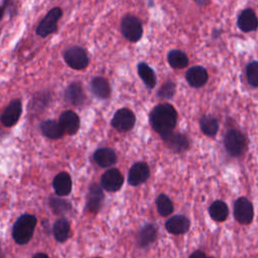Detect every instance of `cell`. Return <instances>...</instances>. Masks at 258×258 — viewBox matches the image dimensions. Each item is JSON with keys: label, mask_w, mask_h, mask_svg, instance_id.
<instances>
[{"label": "cell", "mask_w": 258, "mask_h": 258, "mask_svg": "<svg viewBox=\"0 0 258 258\" xmlns=\"http://www.w3.org/2000/svg\"><path fill=\"white\" fill-rule=\"evenodd\" d=\"M176 119V111L170 104H159L150 113V123L163 140H166L172 134Z\"/></svg>", "instance_id": "cell-1"}, {"label": "cell", "mask_w": 258, "mask_h": 258, "mask_svg": "<svg viewBox=\"0 0 258 258\" xmlns=\"http://www.w3.org/2000/svg\"><path fill=\"white\" fill-rule=\"evenodd\" d=\"M36 222V218L33 215L24 214L20 216L12 228L13 240L19 245L28 243L33 236Z\"/></svg>", "instance_id": "cell-2"}, {"label": "cell", "mask_w": 258, "mask_h": 258, "mask_svg": "<svg viewBox=\"0 0 258 258\" xmlns=\"http://www.w3.org/2000/svg\"><path fill=\"white\" fill-rule=\"evenodd\" d=\"M62 16V10L59 7L51 8L38 23L35 32L41 37H46L57 31V23Z\"/></svg>", "instance_id": "cell-3"}, {"label": "cell", "mask_w": 258, "mask_h": 258, "mask_svg": "<svg viewBox=\"0 0 258 258\" xmlns=\"http://www.w3.org/2000/svg\"><path fill=\"white\" fill-rule=\"evenodd\" d=\"M63 59L71 69L77 71L86 69L90 61L86 50L78 45H74L66 49L63 52Z\"/></svg>", "instance_id": "cell-4"}, {"label": "cell", "mask_w": 258, "mask_h": 258, "mask_svg": "<svg viewBox=\"0 0 258 258\" xmlns=\"http://www.w3.org/2000/svg\"><path fill=\"white\" fill-rule=\"evenodd\" d=\"M224 144L228 153L233 156L241 155L247 146L245 136L236 129H231L226 133Z\"/></svg>", "instance_id": "cell-5"}, {"label": "cell", "mask_w": 258, "mask_h": 258, "mask_svg": "<svg viewBox=\"0 0 258 258\" xmlns=\"http://www.w3.org/2000/svg\"><path fill=\"white\" fill-rule=\"evenodd\" d=\"M121 31L125 38L136 42L141 38L143 32L141 21L133 15H126L121 21Z\"/></svg>", "instance_id": "cell-6"}, {"label": "cell", "mask_w": 258, "mask_h": 258, "mask_svg": "<svg viewBox=\"0 0 258 258\" xmlns=\"http://www.w3.org/2000/svg\"><path fill=\"white\" fill-rule=\"evenodd\" d=\"M135 124V115L128 108H121L113 116L112 126L121 132L129 131Z\"/></svg>", "instance_id": "cell-7"}, {"label": "cell", "mask_w": 258, "mask_h": 258, "mask_svg": "<svg viewBox=\"0 0 258 258\" xmlns=\"http://www.w3.org/2000/svg\"><path fill=\"white\" fill-rule=\"evenodd\" d=\"M234 217L240 224H249L252 222L254 210L248 199L241 197L236 200L234 204Z\"/></svg>", "instance_id": "cell-8"}, {"label": "cell", "mask_w": 258, "mask_h": 258, "mask_svg": "<svg viewBox=\"0 0 258 258\" xmlns=\"http://www.w3.org/2000/svg\"><path fill=\"white\" fill-rule=\"evenodd\" d=\"M21 112H22L21 101L18 99L12 100L2 112L0 116V121L4 126L12 127L18 122Z\"/></svg>", "instance_id": "cell-9"}, {"label": "cell", "mask_w": 258, "mask_h": 258, "mask_svg": "<svg viewBox=\"0 0 258 258\" xmlns=\"http://www.w3.org/2000/svg\"><path fill=\"white\" fill-rule=\"evenodd\" d=\"M124 178L121 172L116 168L107 170L101 177V185L108 191H117L121 188Z\"/></svg>", "instance_id": "cell-10"}, {"label": "cell", "mask_w": 258, "mask_h": 258, "mask_svg": "<svg viewBox=\"0 0 258 258\" xmlns=\"http://www.w3.org/2000/svg\"><path fill=\"white\" fill-rule=\"evenodd\" d=\"M58 123L64 133L69 135L76 134L80 128V118L78 114L72 110H67L62 112L59 116Z\"/></svg>", "instance_id": "cell-11"}, {"label": "cell", "mask_w": 258, "mask_h": 258, "mask_svg": "<svg viewBox=\"0 0 258 258\" xmlns=\"http://www.w3.org/2000/svg\"><path fill=\"white\" fill-rule=\"evenodd\" d=\"M150 170L145 162H137L133 164L128 173V181L131 185H139L147 180Z\"/></svg>", "instance_id": "cell-12"}, {"label": "cell", "mask_w": 258, "mask_h": 258, "mask_svg": "<svg viewBox=\"0 0 258 258\" xmlns=\"http://www.w3.org/2000/svg\"><path fill=\"white\" fill-rule=\"evenodd\" d=\"M186 82L194 88H201L208 82L207 70L201 66L191 67L185 74Z\"/></svg>", "instance_id": "cell-13"}, {"label": "cell", "mask_w": 258, "mask_h": 258, "mask_svg": "<svg viewBox=\"0 0 258 258\" xmlns=\"http://www.w3.org/2000/svg\"><path fill=\"white\" fill-rule=\"evenodd\" d=\"M237 25L244 32H250L257 29L258 19L254 11L249 8L244 9L238 16Z\"/></svg>", "instance_id": "cell-14"}, {"label": "cell", "mask_w": 258, "mask_h": 258, "mask_svg": "<svg viewBox=\"0 0 258 258\" xmlns=\"http://www.w3.org/2000/svg\"><path fill=\"white\" fill-rule=\"evenodd\" d=\"M166 230L174 235L184 234L189 229V220L181 215H176L168 219L165 223Z\"/></svg>", "instance_id": "cell-15"}, {"label": "cell", "mask_w": 258, "mask_h": 258, "mask_svg": "<svg viewBox=\"0 0 258 258\" xmlns=\"http://www.w3.org/2000/svg\"><path fill=\"white\" fill-rule=\"evenodd\" d=\"M52 186L58 197L68 196L72 190V178L70 174L64 171L57 173L52 180Z\"/></svg>", "instance_id": "cell-16"}, {"label": "cell", "mask_w": 258, "mask_h": 258, "mask_svg": "<svg viewBox=\"0 0 258 258\" xmlns=\"http://www.w3.org/2000/svg\"><path fill=\"white\" fill-rule=\"evenodd\" d=\"M64 100L74 106L82 105L85 101V94L82 85L78 82L70 84L64 91Z\"/></svg>", "instance_id": "cell-17"}, {"label": "cell", "mask_w": 258, "mask_h": 258, "mask_svg": "<svg viewBox=\"0 0 258 258\" xmlns=\"http://www.w3.org/2000/svg\"><path fill=\"white\" fill-rule=\"evenodd\" d=\"M95 162L101 167H109L116 162V153L113 149L109 147H102L95 151L94 153Z\"/></svg>", "instance_id": "cell-18"}, {"label": "cell", "mask_w": 258, "mask_h": 258, "mask_svg": "<svg viewBox=\"0 0 258 258\" xmlns=\"http://www.w3.org/2000/svg\"><path fill=\"white\" fill-rule=\"evenodd\" d=\"M91 90L99 99H107L111 94L110 84L103 77H95L91 81Z\"/></svg>", "instance_id": "cell-19"}, {"label": "cell", "mask_w": 258, "mask_h": 258, "mask_svg": "<svg viewBox=\"0 0 258 258\" xmlns=\"http://www.w3.org/2000/svg\"><path fill=\"white\" fill-rule=\"evenodd\" d=\"M104 200V194L101 187L97 184H93L90 187L88 200H87V208L90 212H97Z\"/></svg>", "instance_id": "cell-20"}, {"label": "cell", "mask_w": 258, "mask_h": 258, "mask_svg": "<svg viewBox=\"0 0 258 258\" xmlns=\"http://www.w3.org/2000/svg\"><path fill=\"white\" fill-rule=\"evenodd\" d=\"M40 130L44 136L50 139H58L63 136L64 131L55 120H45L40 124Z\"/></svg>", "instance_id": "cell-21"}, {"label": "cell", "mask_w": 258, "mask_h": 258, "mask_svg": "<svg viewBox=\"0 0 258 258\" xmlns=\"http://www.w3.org/2000/svg\"><path fill=\"white\" fill-rule=\"evenodd\" d=\"M70 230H71L70 223L68 222L67 219L60 218V219L56 220L55 223L53 224V228H52L54 239L57 242H64L69 237Z\"/></svg>", "instance_id": "cell-22"}, {"label": "cell", "mask_w": 258, "mask_h": 258, "mask_svg": "<svg viewBox=\"0 0 258 258\" xmlns=\"http://www.w3.org/2000/svg\"><path fill=\"white\" fill-rule=\"evenodd\" d=\"M137 71L140 79L143 81V83L150 89L154 88L156 85V76L153 72V70L146 64L145 62H139L137 66Z\"/></svg>", "instance_id": "cell-23"}, {"label": "cell", "mask_w": 258, "mask_h": 258, "mask_svg": "<svg viewBox=\"0 0 258 258\" xmlns=\"http://www.w3.org/2000/svg\"><path fill=\"white\" fill-rule=\"evenodd\" d=\"M209 212H210L212 219L217 222L225 221L229 215V209H228L227 205L222 201L214 202L210 206Z\"/></svg>", "instance_id": "cell-24"}, {"label": "cell", "mask_w": 258, "mask_h": 258, "mask_svg": "<svg viewBox=\"0 0 258 258\" xmlns=\"http://www.w3.org/2000/svg\"><path fill=\"white\" fill-rule=\"evenodd\" d=\"M167 60L170 67L173 69H182L188 64V58L186 54L177 49H172L168 52Z\"/></svg>", "instance_id": "cell-25"}, {"label": "cell", "mask_w": 258, "mask_h": 258, "mask_svg": "<svg viewBox=\"0 0 258 258\" xmlns=\"http://www.w3.org/2000/svg\"><path fill=\"white\" fill-rule=\"evenodd\" d=\"M200 126L204 134L208 136H214L219 129L218 120L210 115L204 116L200 121Z\"/></svg>", "instance_id": "cell-26"}, {"label": "cell", "mask_w": 258, "mask_h": 258, "mask_svg": "<svg viewBox=\"0 0 258 258\" xmlns=\"http://www.w3.org/2000/svg\"><path fill=\"white\" fill-rule=\"evenodd\" d=\"M156 238V229L152 225H146L143 227L138 235V244L141 247H145L152 243Z\"/></svg>", "instance_id": "cell-27"}, {"label": "cell", "mask_w": 258, "mask_h": 258, "mask_svg": "<svg viewBox=\"0 0 258 258\" xmlns=\"http://www.w3.org/2000/svg\"><path fill=\"white\" fill-rule=\"evenodd\" d=\"M156 208L161 216H168L173 211V204L166 195H159L156 199Z\"/></svg>", "instance_id": "cell-28"}, {"label": "cell", "mask_w": 258, "mask_h": 258, "mask_svg": "<svg viewBox=\"0 0 258 258\" xmlns=\"http://www.w3.org/2000/svg\"><path fill=\"white\" fill-rule=\"evenodd\" d=\"M164 141H167L168 144H169V147L174 150V151H182V150H185L188 146V142H187V139L180 135V134H171L166 140Z\"/></svg>", "instance_id": "cell-29"}, {"label": "cell", "mask_w": 258, "mask_h": 258, "mask_svg": "<svg viewBox=\"0 0 258 258\" xmlns=\"http://www.w3.org/2000/svg\"><path fill=\"white\" fill-rule=\"evenodd\" d=\"M49 206L54 214L60 215L69 212L71 210V204L63 199L52 198L49 200Z\"/></svg>", "instance_id": "cell-30"}, {"label": "cell", "mask_w": 258, "mask_h": 258, "mask_svg": "<svg viewBox=\"0 0 258 258\" xmlns=\"http://www.w3.org/2000/svg\"><path fill=\"white\" fill-rule=\"evenodd\" d=\"M246 76L252 87H258V61H252L247 66Z\"/></svg>", "instance_id": "cell-31"}, {"label": "cell", "mask_w": 258, "mask_h": 258, "mask_svg": "<svg viewBox=\"0 0 258 258\" xmlns=\"http://www.w3.org/2000/svg\"><path fill=\"white\" fill-rule=\"evenodd\" d=\"M174 92H175V85H174V83H172V82H166V83H164V84L160 87V89H159L157 95H158L160 98L170 99V98L174 95Z\"/></svg>", "instance_id": "cell-32"}, {"label": "cell", "mask_w": 258, "mask_h": 258, "mask_svg": "<svg viewBox=\"0 0 258 258\" xmlns=\"http://www.w3.org/2000/svg\"><path fill=\"white\" fill-rule=\"evenodd\" d=\"M14 3L13 0H3V3L0 5V20L4 17L5 13L8 11V13H10L11 15H13L15 13V9H14Z\"/></svg>", "instance_id": "cell-33"}, {"label": "cell", "mask_w": 258, "mask_h": 258, "mask_svg": "<svg viewBox=\"0 0 258 258\" xmlns=\"http://www.w3.org/2000/svg\"><path fill=\"white\" fill-rule=\"evenodd\" d=\"M189 258H208V257L206 256V254H205L204 252H202V251H196V252H194V253L189 256Z\"/></svg>", "instance_id": "cell-34"}, {"label": "cell", "mask_w": 258, "mask_h": 258, "mask_svg": "<svg viewBox=\"0 0 258 258\" xmlns=\"http://www.w3.org/2000/svg\"><path fill=\"white\" fill-rule=\"evenodd\" d=\"M32 258H49L45 253H36L33 255Z\"/></svg>", "instance_id": "cell-35"}, {"label": "cell", "mask_w": 258, "mask_h": 258, "mask_svg": "<svg viewBox=\"0 0 258 258\" xmlns=\"http://www.w3.org/2000/svg\"><path fill=\"white\" fill-rule=\"evenodd\" d=\"M199 5H205L207 2H208V0H195Z\"/></svg>", "instance_id": "cell-36"}, {"label": "cell", "mask_w": 258, "mask_h": 258, "mask_svg": "<svg viewBox=\"0 0 258 258\" xmlns=\"http://www.w3.org/2000/svg\"><path fill=\"white\" fill-rule=\"evenodd\" d=\"M0 258H3V254H2V250L0 248Z\"/></svg>", "instance_id": "cell-37"}, {"label": "cell", "mask_w": 258, "mask_h": 258, "mask_svg": "<svg viewBox=\"0 0 258 258\" xmlns=\"http://www.w3.org/2000/svg\"><path fill=\"white\" fill-rule=\"evenodd\" d=\"M209 258H213V257H209Z\"/></svg>", "instance_id": "cell-38"}]
</instances>
